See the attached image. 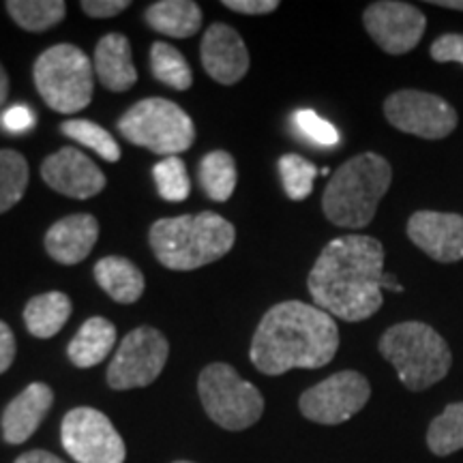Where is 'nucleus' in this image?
<instances>
[{
    "instance_id": "f257e3e1",
    "label": "nucleus",
    "mask_w": 463,
    "mask_h": 463,
    "mask_svg": "<svg viewBox=\"0 0 463 463\" xmlns=\"http://www.w3.org/2000/svg\"><path fill=\"white\" fill-rule=\"evenodd\" d=\"M384 247L373 236H339L322 249L307 288L316 307L345 322H363L382 307Z\"/></svg>"
},
{
    "instance_id": "f03ea898",
    "label": "nucleus",
    "mask_w": 463,
    "mask_h": 463,
    "mask_svg": "<svg viewBox=\"0 0 463 463\" xmlns=\"http://www.w3.org/2000/svg\"><path fill=\"white\" fill-rule=\"evenodd\" d=\"M337 350L339 328L333 316L303 300H286L260 320L249 358L258 372L281 375L289 369H320Z\"/></svg>"
},
{
    "instance_id": "7ed1b4c3",
    "label": "nucleus",
    "mask_w": 463,
    "mask_h": 463,
    "mask_svg": "<svg viewBox=\"0 0 463 463\" xmlns=\"http://www.w3.org/2000/svg\"><path fill=\"white\" fill-rule=\"evenodd\" d=\"M155 258L170 270H195L228 256L236 230L228 219L204 211L198 215L159 219L148 232Z\"/></svg>"
},
{
    "instance_id": "20e7f679",
    "label": "nucleus",
    "mask_w": 463,
    "mask_h": 463,
    "mask_svg": "<svg viewBox=\"0 0 463 463\" xmlns=\"http://www.w3.org/2000/svg\"><path fill=\"white\" fill-rule=\"evenodd\" d=\"M391 183L392 167L382 155H356L333 174L324 189V215L339 228L361 230L373 222Z\"/></svg>"
},
{
    "instance_id": "39448f33",
    "label": "nucleus",
    "mask_w": 463,
    "mask_h": 463,
    "mask_svg": "<svg viewBox=\"0 0 463 463\" xmlns=\"http://www.w3.org/2000/svg\"><path fill=\"white\" fill-rule=\"evenodd\" d=\"M380 354L395 367L405 389L414 392L442 382L453 364L449 344L425 322H402L391 326L380 339Z\"/></svg>"
},
{
    "instance_id": "423d86ee",
    "label": "nucleus",
    "mask_w": 463,
    "mask_h": 463,
    "mask_svg": "<svg viewBox=\"0 0 463 463\" xmlns=\"http://www.w3.org/2000/svg\"><path fill=\"white\" fill-rule=\"evenodd\" d=\"M34 86L42 99L61 114H73L92 101L95 69L89 56L71 43L52 45L37 58Z\"/></svg>"
},
{
    "instance_id": "0eeeda50",
    "label": "nucleus",
    "mask_w": 463,
    "mask_h": 463,
    "mask_svg": "<svg viewBox=\"0 0 463 463\" xmlns=\"http://www.w3.org/2000/svg\"><path fill=\"white\" fill-rule=\"evenodd\" d=\"M118 131L136 146L150 153L176 157L191 148L195 140V127L191 116L170 99H142L120 116Z\"/></svg>"
},
{
    "instance_id": "6e6552de",
    "label": "nucleus",
    "mask_w": 463,
    "mask_h": 463,
    "mask_svg": "<svg viewBox=\"0 0 463 463\" xmlns=\"http://www.w3.org/2000/svg\"><path fill=\"white\" fill-rule=\"evenodd\" d=\"M198 391L206 414L228 431L249 430L264 412L262 392L225 363L208 364L200 373Z\"/></svg>"
},
{
    "instance_id": "1a4fd4ad",
    "label": "nucleus",
    "mask_w": 463,
    "mask_h": 463,
    "mask_svg": "<svg viewBox=\"0 0 463 463\" xmlns=\"http://www.w3.org/2000/svg\"><path fill=\"white\" fill-rule=\"evenodd\" d=\"M170 344L165 335H161L153 326H140L120 341L114 361L108 369V384L114 391L142 389L153 384L164 372Z\"/></svg>"
},
{
    "instance_id": "9d476101",
    "label": "nucleus",
    "mask_w": 463,
    "mask_h": 463,
    "mask_svg": "<svg viewBox=\"0 0 463 463\" xmlns=\"http://www.w3.org/2000/svg\"><path fill=\"white\" fill-rule=\"evenodd\" d=\"M384 116L395 129L422 140H444L459 123V116L447 99L412 89L392 92L384 101Z\"/></svg>"
},
{
    "instance_id": "9b49d317",
    "label": "nucleus",
    "mask_w": 463,
    "mask_h": 463,
    "mask_svg": "<svg viewBox=\"0 0 463 463\" xmlns=\"http://www.w3.org/2000/svg\"><path fill=\"white\" fill-rule=\"evenodd\" d=\"M62 447L78 463H125L127 449L109 419L95 408H73L61 425Z\"/></svg>"
},
{
    "instance_id": "f8f14e48",
    "label": "nucleus",
    "mask_w": 463,
    "mask_h": 463,
    "mask_svg": "<svg viewBox=\"0 0 463 463\" xmlns=\"http://www.w3.org/2000/svg\"><path fill=\"white\" fill-rule=\"evenodd\" d=\"M372 397V384L363 373L339 372L300 395L298 408L305 419L320 425H341L361 412Z\"/></svg>"
},
{
    "instance_id": "ddd939ff",
    "label": "nucleus",
    "mask_w": 463,
    "mask_h": 463,
    "mask_svg": "<svg viewBox=\"0 0 463 463\" xmlns=\"http://www.w3.org/2000/svg\"><path fill=\"white\" fill-rule=\"evenodd\" d=\"M363 22L369 37L392 56L412 52L427 28L425 14L414 5L399 0H380L369 5L363 14Z\"/></svg>"
},
{
    "instance_id": "4468645a",
    "label": "nucleus",
    "mask_w": 463,
    "mask_h": 463,
    "mask_svg": "<svg viewBox=\"0 0 463 463\" xmlns=\"http://www.w3.org/2000/svg\"><path fill=\"white\" fill-rule=\"evenodd\" d=\"M42 178L48 187L75 200L95 198L106 189V174L78 148H61L42 164Z\"/></svg>"
},
{
    "instance_id": "2eb2a0df",
    "label": "nucleus",
    "mask_w": 463,
    "mask_h": 463,
    "mask_svg": "<svg viewBox=\"0 0 463 463\" xmlns=\"http://www.w3.org/2000/svg\"><path fill=\"white\" fill-rule=\"evenodd\" d=\"M408 236L436 262L463 260V217L457 213L416 211L408 222Z\"/></svg>"
},
{
    "instance_id": "dca6fc26",
    "label": "nucleus",
    "mask_w": 463,
    "mask_h": 463,
    "mask_svg": "<svg viewBox=\"0 0 463 463\" xmlns=\"http://www.w3.org/2000/svg\"><path fill=\"white\" fill-rule=\"evenodd\" d=\"M202 65L213 80L223 86L241 82L249 71V52L234 28L222 22L208 26L200 45Z\"/></svg>"
},
{
    "instance_id": "f3484780",
    "label": "nucleus",
    "mask_w": 463,
    "mask_h": 463,
    "mask_svg": "<svg viewBox=\"0 0 463 463\" xmlns=\"http://www.w3.org/2000/svg\"><path fill=\"white\" fill-rule=\"evenodd\" d=\"M99 239V223L89 213H78L56 222L45 234V251L56 262L73 266L90 256Z\"/></svg>"
},
{
    "instance_id": "a211bd4d",
    "label": "nucleus",
    "mask_w": 463,
    "mask_h": 463,
    "mask_svg": "<svg viewBox=\"0 0 463 463\" xmlns=\"http://www.w3.org/2000/svg\"><path fill=\"white\" fill-rule=\"evenodd\" d=\"M54 403V392L48 384L34 382L5 408L3 414V436L5 442L22 444L39 430L45 414Z\"/></svg>"
},
{
    "instance_id": "6ab92c4d",
    "label": "nucleus",
    "mask_w": 463,
    "mask_h": 463,
    "mask_svg": "<svg viewBox=\"0 0 463 463\" xmlns=\"http://www.w3.org/2000/svg\"><path fill=\"white\" fill-rule=\"evenodd\" d=\"M99 82L108 90L125 92L137 82V71L133 67L131 43L125 34L109 33L99 39L95 48V61H92Z\"/></svg>"
},
{
    "instance_id": "aec40b11",
    "label": "nucleus",
    "mask_w": 463,
    "mask_h": 463,
    "mask_svg": "<svg viewBox=\"0 0 463 463\" xmlns=\"http://www.w3.org/2000/svg\"><path fill=\"white\" fill-rule=\"evenodd\" d=\"M116 344V326L106 317L95 316L89 317L80 331L75 333L71 344L67 347L69 361L80 369H90L101 361H106V356L112 352Z\"/></svg>"
},
{
    "instance_id": "412c9836",
    "label": "nucleus",
    "mask_w": 463,
    "mask_h": 463,
    "mask_svg": "<svg viewBox=\"0 0 463 463\" xmlns=\"http://www.w3.org/2000/svg\"><path fill=\"white\" fill-rule=\"evenodd\" d=\"M95 279L116 303L131 305L144 294V275L131 260L108 256L95 264Z\"/></svg>"
},
{
    "instance_id": "4be33fe9",
    "label": "nucleus",
    "mask_w": 463,
    "mask_h": 463,
    "mask_svg": "<svg viewBox=\"0 0 463 463\" xmlns=\"http://www.w3.org/2000/svg\"><path fill=\"white\" fill-rule=\"evenodd\" d=\"M148 26L165 37L187 39L194 37L202 26V9L191 0H159L146 9Z\"/></svg>"
},
{
    "instance_id": "5701e85b",
    "label": "nucleus",
    "mask_w": 463,
    "mask_h": 463,
    "mask_svg": "<svg viewBox=\"0 0 463 463\" xmlns=\"http://www.w3.org/2000/svg\"><path fill=\"white\" fill-rule=\"evenodd\" d=\"M71 298L62 292H45L28 300L24 307V324L37 339H52L65 326L71 316Z\"/></svg>"
},
{
    "instance_id": "b1692460",
    "label": "nucleus",
    "mask_w": 463,
    "mask_h": 463,
    "mask_svg": "<svg viewBox=\"0 0 463 463\" xmlns=\"http://www.w3.org/2000/svg\"><path fill=\"white\" fill-rule=\"evenodd\" d=\"M200 187L211 200L225 202L232 198L239 181L236 161L228 150H211L200 161L198 167Z\"/></svg>"
},
{
    "instance_id": "393cba45",
    "label": "nucleus",
    "mask_w": 463,
    "mask_h": 463,
    "mask_svg": "<svg viewBox=\"0 0 463 463\" xmlns=\"http://www.w3.org/2000/svg\"><path fill=\"white\" fill-rule=\"evenodd\" d=\"M5 9L15 24L28 33L50 31L67 15V5L62 0H9Z\"/></svg>"
},
{
    "instance_id": "a878e982",
    "label": "nucleus",
    "mask_w": 463,
    "mask_h": 463,
    "mask_svg": "<svg viewBox=\"0 0 463 463\" xmlns=\"http://www.w3.org/2000/svg\"><path fill=\"white\" fill-rule=\"evenodd\" d=\"M427 447L438 457L463 450V402L447 405L444 412L431 420L427 430Z\"/></svg>"
},
{
    "instance_id": "bb28decb",
    "label": "nucleus",
    "mask_w": 463,
    "mask_h": 463,
    "mask_svg": "<svg viewBox=\"0 0 463 463\" xmlns=\"http://www.w3.org/2000/svg\"><path fill=\"white\" fill-rule=\"evenodd\" d=\"M150 69L161 84L170 86L174 90H189L194 84V73L181 52L174 45L157 42L150 48Z\"/></svg>"
},
{
    "instance_id": "cd10ccee",
    "label": "nucleus",
    "mask_w": 463,
    "mask_h": 463,
    "mask_svg": "<svg viewBox=\"0 0 463 463\" xmlns=\"http://www.w3.org/2000/svg\"><path fill=\"white\" fill-rule=\"evenodd\" d=\"M28 187V164L17 150H0V215L24 198Z\"/></svg>"
},
{
    "instance_id": "c85d7f7f",
    "label": "nucleus",
    "mask_w": 463,
    "mask_h": 463,
    "mask_svg": "<svg viewBox=\"0 0 463 463\" xmlns=\"http://www.w3.org/2000/svg\"><path fill=\"white\" fill-rule=\"evenodd\" d=\"M62 136L71 137L82 146H89L90 150H95L101 159L109 161V164H116L120 159V148L112 136H109L108 129H103L101 125L92 123V120H84V118H71L65 120L61 125Z\"/></svg>"
},
{
    "instance_id": "c756f323",
    "label": "nucleus",
    "mask_w": 463,
    "mask_h": 463,
    "mask_svg": "<svg viewBox=\"0 0 463 463\" xmlns=\"http://www.w3.org/2000/svg\"><path fill=\"white\" fill-rule=\"evenodd\" d=\"M279 174L283 189H286L289 200L300 202L309 198L317 176V167L311 161L294 153L283 155L279 159Z\"/></svg>"
},
{
    "instance_id": "7c9ffc66",
    "label": "nucleus",
    "mask_w": 463,
    "mask_h": 463,
    "mask_svg": "<svg viewBox=\"0 0 463 463\" xmlns=\"http://www.w3.org/2000/svg\"><path fill=\"white\" fill-rule=\"evenodd\" d=\"M155 184L159 195L167 202H183L189 198L191 183L187 176V167L178 157H165L153 167Z\"/></svg>"
},
{
    "instance_id": "2f4dec72",
    "label": "nucleus",
    "mask_w": 463,
    "mask_h": 463,
    "mask_svg": "<svg viewBox=\"0 0 463 463\" xmlns=\"http://www.w3.org/2000/svg\"><path fill=\"white\" fill-rule=\"evenodd\" d=\"M292 120L300 131V136L317 144V146H335V144H339V131L328 120H324L322 116H317L314 109H298Z\"/></svg>"
},
{
    "instance_id": "473e14b6",
    "label": "nucleus",
    "mask_w": 463,
    "mask_h": 463,
    "mask_svg": "<svg viewBox=\"0 0 463 463\" xmlns=\"http://www.w3.org/2000/svg\"><path fill=\"white\" fill-rule=\"evenodd\" d=\"M430 54L436 62H459L463 65V34H442L431 43Z\"/></svg>"
},
{
    "instance_id": "72a5a7b5",
    "label": "nucleus",
    "mask_w": 463,
    "mask_h": 463,
    "mask_svg": "<svg viewBox=\"0 0 463 463\" xmlns=\"http://www.w3.org/2000/svg\"><path fill=\"white\" fill-rule=\"evenodd\" d=\"M223 7L242 15H266L279 9L277 0H223Z\"/></svg>"
},
{
    "instance_id": "f704fd0d",
    "label": "nucleus",
    "mask_w": 463,
    "mask_h": 463,
    "mask_svg": "<svg viewBox=\"0 0 463 463\" xmlns=\"http://www.w3.org/2000/svg\"><path fill=\"white\" fill-rule=\"evenodd\" d=\"M129 7V0H82V9L90 17H114Z\"/></svg>"
},
{
    "instance_id": "c9c22d12",
    "label": "nucleus",
    "mask_w": 463,
    "mask_h": 463,
    "mask_svg": "<svg viewBox=\"0 0 463 463\" xmlns=\"http://www.w3.org/2000/svg\"><path fill=\"white\" fill-rule=\"evenodd\" d=\"M3 125L7 127V131L22 133V131H28L34 125V116L28 108L15 106V108H11V109H7V112H5Z\"/></svg>"
},
{
    "instance_id": "e433bc0d",
    "label": "nucleus",
    "mask_w": 463,
    "mask_h": 463,
    "mask_svg": "<svg viewBox=\"0 0 463 463\" xmlns=\"http://www.w3.org/2000/svg\"><path fill=\"white\" fill-rule=\"evenodd\" d=\"M15 361V337L11 328L0 320V373H5Z\"/></svg>"
},
{
    "instance_id": "4c0bfd02",
    "label": "nucleus",
    "mask_w": 463,
    "mask_h": 463,
    "mask_svg": "<svg viewBox=\"0 0 463 463\" xmlns=\"http://www.w3.org/2000/svg\"><path fill=\"white\" fill-rule=\"evenodd\" d=\"M15 463H65L61 457L48 453V450H28V453L20 455Z\"/></svg>"
},
{
    "instance_id": "58836bf2",
    "label": "nucleus",
    "mask_w": 463,
    "mask_h": 463,
    "mask_svg": "<svg viewBox=\"0 0 463 463\" xmlns=\"http://www.w3.org/2000/svg\"><path fill=\"white\" fill-rule=\"evenodd\" d=\"M7 97H9V75L5 71V67L0 65V108L5 106Z\"/></svg>"
},
{
    "instance_id": "ea45409f",
    "label": "nucleus",
    "mask_w": 463,
    "mask_h": 463,
    "mask_svg": "<svg viewBox=\"0 0 463 463\" xmlns=\"http://www.w3.org/2000/svg\"><path fill=\"white\" fill-rule=\"evenodd\" d=\"M380 288H386V289H392V292H402V286L397 283V277L395 275H382V281H380Z\"/></svg>"
},
{
    "instance_id": "a19ab883",
    "label": "nucleus",
    "mask_w": 463,
    "mask_h": 463,
    "mask_svg": "<svg viewBox=\"0 0 463 463\" xmlns=\"http://www.w3.org/2000/svg\"><path fill=\"white\" fill-rule=\"evenodd\" d=\"M431 5L442 9H455V11H463V0H431Z\"/></svg>"
},
{
    "instance_id": "79ce46f5",
    "label": "nucleus",
    "mask_w": 463,
    "mask_h": 463,
    "mask_svg": "<svg viewBox=\"0 0 463 463\" xmlns=\"http://www.w3.org/2000/svg\"><path fill=\"white\" fill-rule=\"evenodd\" d=\"M174 463H191V461H174Z\"/></svg>"
}]
</instances>
